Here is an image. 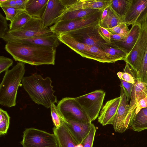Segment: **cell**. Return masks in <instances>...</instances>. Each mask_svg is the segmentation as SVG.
Returning <instances> with one entry per match:
<instances>
[{
  "instance_id": "obj_14",
  "label": "cell",
  "mask_w": 147,
  "mask_h": 147,
  "mask_svg": "<svg viewBox=\"0 0 147 147\" xmlns=\"http://www.w3.org/2000/svg\"><path fill=\"white\" fill-rule=\"evenodd\" d=\"M61 1L65 6L62 14L68 11L80 9H92L102 10L110 3V0H61Z\"/></svg>"
},
{
  "instance_id": "obj_16",
  "label": "cell",
  "mask_w": 147,
  "mask_h": 147,
  "mask_svg": "<svg viewBox=\"0 0 147 147\" xmlns=\"http://www.w3.org/2000/svg\"><path fill=\"white\" fill-rule=\"evenodd\" d=\"M60 41L83 57L94 60L89 46L80 42L68 33L57 36Z\"/></svg>"
},
{
  "instance_id": "obj_22",
  "label": "cell",
  "mask_w": 147,
  "mask_h": 147,
  "mask_svg": "<svg viewBox=\"0 0 147 147\" xmlns=\"http://www.w3.org/2000/svg\"><path fill=\"white\" fill-rule=\"evenodd\" d=\"M49 0H28L25 11L33 17L41 19Z\"/></svg>"
},
{
  "instance_id": "obj_1",
  "label": "cell",
  "mask_w": 147,
  "mask_h": 147,
  "mask_svg": "<svg viewBox=\"0 0 147 147\" xmlns=\"http://www.w3.org/2000/svg\"><path fill=\"white\" fill-rule=\"evenodd\" d=\"M5 49L16 61L32 65H54L56 49L18 40L7 42Z\"/></svg>"
},
{
  "instance_id": "obj_15",
  "label": "cell",
  "mask_w": 147,
  "mask_h": 147,
  "mask_svg": "<svg viewBox=\"0 0 147 147\" xmlns=\"http://www.w3.org/2000/svg\"><path fill=\"white\" fill-rule=\"evenodd\" d=\"M120 102L112 125L115 132L122 133L127 129L125 122L128 112L129 104L123 90L120 85Z\"/></svg>"
},
{
  "instance_id": "obj_37",
  "label": "cell",
  "mask_w": 147,
  "mask_h": 147,
  "mask_svg": "<svg viewBox=\"0 0 147 147\" xmlns=\"http://www.w3.org/2000/svg\"><path fill=\"white\" fill-rule=\"evenodd\" d=\"M13 64V61L11 59L3 56H0V73L8 70Z\"/></svg>"
},
{
  "instance_id": "obj_39",
  "label": "cell",
  "mask_w": 147,
  "mask_h": 147,
  "mask_svg": "<svg viewBox=\"0 0 147 147\" xmlns=\"http://www.w3.org/2000/svg\"><path fill=\"white\" fill-rule=\"evenodd\" d=\"M98 31L100 36L106 42L108 43L111 42V32L107 29L100 26L99 24L98 26Z\"/></svg>"
},
{
  "instance_id": "obj_21",
  "label": "cell",
  "mask_w": 147,
  "mask_h": 147,
  "mask_svg": "<svg viewBox=\"0 0 147 147\" xmlns=\"http://www.w3.org/2000/svg\"><path fill=\"white\" fill-rule=\"evenodd\" d=\"M19 40L34 45L55 48L59 46L60 42L57 36L54 34Z\"/></svg>"
},
{
  "instance_id": "obj_38",
  "label": "cell",
  "mask_w": 147,
  "mask_h": 147,
  "mask_svg": "<svg viewBox=\"0 0 147 147\" xmlns=\"http://www.w3.org/2000/svg\"><path fill=\"white\" fill-rule=\"evenodd\" d=\"M122 86L126 97L127 101L128 102L130 99L131 94L134 84L127 82L122 80L120 79Z\"/></svg>"
},
{
  "instance_id": "obj_44",
  "label": "cell",
  "mask_w": 147,
  "mask_h": 147,
  "mask_svg": "<svg viewBox=\"0 0 147 147\" xmlns=\"http://www.w3.org/2000/svg\"><path fill=\"white\" fill-rule=\"evenodd\" d=\"M28 0H16L17 6L19 9L25 11Z\"/></svg>"
},
{
  "instance_id": "obj_28",
  "label": "cell",
  "mask_w": 147,
  "mask_h": 147,
  "mask_svg": "<svg viewBox=\"0 0 147 147\" xmlns=\"http://www.w3.org/2000/svg\"><path fill=\"white\" fill-rule=\"evenodd\" d=\"M32 17L24 11L20 13L9 24V30H14L19 29L24 26Z\"/></svg>"
},
{
  "instance_id": "obj_32",
  "label": "cell",
  "mask_w": 147,
  "mask_h": 147,
  "mask_svg": "<svg viewBox=\"0 0 147 147\" xmlns=\"http://www.w3.org/2000/svg\"><path fill=\"white\" fill-rule=\"evenodd\" d=\"M136 74L137 79L142 82L147 83V47L140 69Z\"/></svg>"
},
{
  "instance_id": "obj_29",
  "label": "cell",
  "mask_w": 147,
  "mask_h": 147,
  "mask_svg": "<svg viewBox=\"0 0 147 147\" xmlns=\"http://www.w3.org/2000/svg\"><path fill=\"white\" fill-rule=\"evenodd\" d=\"M89 47L94 60L103 63H111L105 53L102 49L95 46H89Z\"/></svg>"
},
{
  "instance_id": "obj_35",
  "label": "cell",
  "mask_w": 147,
  "mask_h": 147,
  "mask_svg": "<svg viewBox=\"0 0 147 147\" xmlns=\"http://www.w3.org/2000/svg\"><path fill=\"white\" fill-rule=\"evenodd\" d=\"M96 131V127L94 124L92 123L89 132L81 144L83 147H93Z\"/></svg>"
},
{
  "instance_id": "obj_25",
  "label": "cell",
  "mask_w": 147,
  "mask_h": 147,
  "mask_svg": "<svg viewBox=\"0 0 147 147\" xmlns=\"http://www.w3.org/2000/svg\"><path fill=\"white\" fill-rule=\"evenodd\" d=\"M131 127L133 130L138 132L147 129V107L141 109L135 115Z\"/></svg>"
},
{
  "instance_id": "obj_26",
  "label": "cell",
  "mask_w": 147,
  "mask_h": 147,
  "mask_svg": "<svg viewBox=\"0 0 147 147\" xmlns=\"http://www.w3.org/2000/svg\"><path fill=\"white\" fill-rule=\"evenodd\" d=\"M131 2V0H110V6L121 21L128 11Z\"/></svg>"
},
{
  "instance_id": "obj_11",
  "label": "cell",
  "mask_w": 147,
  "mask_h": 147,
  "mask_svg": "<svg viewBox=\"0 0 147 147\" xmlns=\"http://www.w3.org/2000/svg\"><path fill=\"white\" fill-rule=\"evenodd\" d=\"M99 24L74 31L68 33L78 41L89 46H95L100 48L106 42L99 34Z\"/></svg>"
},
{
  "instance_id": "obj_43",
  "label": "cell",
  "mask_w": 147,
  "mask_h": 147,
  "mask_svg": "<svg viewBox=\"0 0 147 147\" xmlns=\"http://www.w3.org/2000/svg\"><path fill=\"white\" fill-rule=\"evenodd\" d=\"M3 6L18 8L16 5V0H7L5 2L0 3V6Z\"/></svg>"
},
{
  "instance_id": "obj_36",
  "label": "cell",
  "mask_w": 147,
  "mask_h": 147,
  "mask_svg": "<svg viewBox=\"0 0 147 147\" xmlns=\"http://www.w3.org/2000/svg\"><path fill=\"white\" fill-rule=\"evenodd\" d=\"M107 29L112 33L125 36L128 34L130 30L126 24L122 22L111 28Z\"/></svg>"
},
{
  "instance_id": "obj_46",
  "label": "cell",
  "mask_w": 147,
  "mask_h": 147,
  "mask_svg": "<svg viewBox=\"0 0 147 147\" xmlns=\"http://www.w3.org/2000/svg\"><path fill=\"white\" fill-rule=\"evenodd\" d=\"M7 0H0V3L5 2Z\"/></svg>"
},
{
  "instance_id": "obj_45",
  "label": "cell",
  "mask_w": 147,
  "mask_h": 147,
  "mask_svg": "<svg viewBox=\"0 0 147 147\" xmlns=\"http://www.w3.org/2000/svg\"><path fill=\"white\" fill-rule=\"evenodd\" d=\"M127 36L119 34H113L111 32V40H121L125 38Z\"/></svg>"
},
{
  "instance_id": "obj_17",
  "label": "cell",
  "mask_w": 147,
  "mask_h": 147,
  "mask_svg": "<svg viewBox=\"0 0 147 147\" xmlns=\"http://www.w3.org/2000/svg\"><path fill=\"white\" fill-rule=\"evenodd\" d=\"M92 124L91 122L83 123L64 120V125L78 144L82 143L87 135L91 128Z\"/></svg>"
},
{
  "instance_id": "obj_12",
  "label": "cell",
  "mask_w": 147,
  "mask_h": 147,
  "mask_svg": "<svg viewBox=\"0 0 147 147\" xmlns=\"http://www.w3.org/2000/svg\"><path fill=\"white\" fill-rule=\"evenodd\" d=\"M147 83L142 82L136 78L131 94L129 110L126 120L125 126L127 129L131 126L137 103L147 97Z\"/></svg>"
},
{
  "instance_id": "obj_41",
  "label": "cell",
  "mask_w": 147,
  "mask_h": 147,
  "mask_svg": "<svg viewBox=\"0 0 147 147\" xmlns=\"http://www.w3.org/2000/svg\"><path fill=\"white\" fill-rule=\"evenodd\" d=\"M146 107H147V97L142 99L137 103L136 108L134 112L135 115L137 114L141 109Z\"/></svg>"
},
{
  "instance_id": "obj_5",
  "label": "cell",
  "mask_w": 147,
  "mask_h": 147,
  "mask_svg": "<svg viewBox=\"0 0 147 147\" xmlns=\"http://www.w3.org/2000/svg\"><path fill=\"white\" fill-rule=\"evenodd\" d=\"M20 143L23 147H58L54 134L34 128L26 129Z\"/></svg>"
},
{
  "instance_id": "obj_19",
  "label": "cell",
  "mask_w": 147,
  "mask_h": 147,
  "mask_svg": "<svg viewBox=\"0 0 147 147\" xmlns=\"http://www.w3.org/2000/svg\"><path fill=\"white\" fill-rule=\"evenodd\" d=\"M141 27V24H140L132 25L128 34L125 38L121 40H111V42L124 51L127 55L138 40Z\"/></svg>"
},
{
  "instance_id": "obj_3",
  "label": "cell",
  "mask_w": 147,
  "mask_h": 147,
  "mask_svg": "<svg viewBox=\"0 0 147 147\" xmlns=\"http://www.w3.org/2000/svg\"><path fill=\"white\" fill-rule=\"evenodd\" d=\"M25 71L24 63L17 62L5 71L0 85V104L9 108L16 105L18 90Z\"/></svg>"
},
{
  "instance_id": "obj_23",
  "label": "cell",
  "mask_w": 147,
  "mask_h": 147,
  "mask_svg": "<svg viewBox=\"0 0 147 147\" xmlns=\"http://www.w3.org/2000/svg\"><path fill=\"white\" fill-rule=\"evenodd\" d=\"M100 48L105 52L111 63H115L119 60L124 61L127 56L124 51L111 42L104 43Z\"/></svg>"
},
{
  "instance_id": "obj_8",
  "label": "cell",
  "mask_w": 147,
  "mask_h": 147,
  "mask_svg": "<svg viewBox=\"0 0 147 147\" xmlns=\"http://www.w3.org/2000/svg\"><path fill=\"white\" fill-rule=\"evenodd\" d=\"M147 47V20L141 24L140 32L133 48L124 60L134 72L139 71Z\"/></svg>"
},
{
  "instance_id": "obj_9",
  "label": "cell",
  "mask_w": 147,
  "mask_h": 147,
  "mask_svg": "<svg viewBox=\"0 0 147 147\" xmlns=\"http://www.w3.org/2000/svg\"><path fill=\"white\" fill-rule=\"evenodd\" d=\"M57 107L64 120L83 123L91 122L75 98H63L58 102Z\"/></svg>"
},
{
  "instance_id": "obj_7",
  "label": "cell",
  "mask_w": 147,
  "mask_h": 147,
  "mask_svg": "<svg viewBox=\"0 0 147 147\" xmlns=\"http://www.w3.org/2000/svg\"><path fill=\"white\" fill-rule=\"evenodd\" d=\"M105 94L103 90L99 89L75 98L91 122L98 117Z\"/></svg>"
},
{
  "instance_id": "obj_13",
  "label": "cell",
  "mask_w": 147,
  "mask_h": 147,
  "mask_svg": "<svg viewBox=\"0 0 147 147\" xmlns=\"http://www.w3.org/2000/svg\"><path fill=\"white\" fill-rule=\"evenodd\" d=\"M64 8L61 0H49L40 19L43 28H48L55 24L62 14Z\"/></svg>"
},
{
  "instance_id": "obj_34",
  "label": "cell",
  "mask_w": 147,
  "mask_h": 147,
  "mask_svg": "<svg viewBox=\"0 0 147 147\" xmlns=\"http://www.w3.org/2000/svg\"><path fill=\"white\" fill-rule=\"evenodd\" d=\"M0 7L5 14L7 20H9L10 22L13 21L17 15L24 11L17 8L4 6Z\"/></svg>"
},
{
  "instance_id": "obj_31",
  "label": "cell",
  "mask_w": 147,
  "mask_h": 147,
  "mask_svg": "<svg viewBox=\"0 0 147 147\" xmlns=\"http://www.w3.org/2000/svg\"><path fill=\"white\" fill-rule=\"evenodd\" d=\"M10 117L7 112L0 109V135L6 134L9 127Z\"/></svg>"
},
{
  "instance_id": "obj_18",
  "label": "cell",
  "mask_w": 147,
  "mask_h": 147,
  "mask_svg": "<svg viewBox=\"0 0 147 147\" xmlns=\"http://www.w3.org/2000/svg\"><path fill=\"white\" fill-rule=\"evenodd\" d=\"M120 96L108 101L100 111L98 121L102 125H112L120 102Z\"/></svg>"
},
{
  "instance_id": "obj_2",
  "label": "cell",
  "mask_w": 147,
  "mask_h": 147,
  "mask_svg": "<svg viewBox=\"0 0 147 147\" xmlns=\"http://www.w3.org/2000/svg\"><path fill=\"white\" fill-rule=\"evenodd\" d=\"M52 81L48 77L44 78L36 73L24 77L23 87L32 100L35 103L49 108L57 102L55 91L52 85Z\"/></svg>"
},
{
  "instance_id": "obj_27",
  "label": "cell",
  "mask_w": 147,
  "mask_h": 147,
  "mask_svg": "<svg viewBox=\"0 0 147 147\" xmlns=\"http://www.w3.org/2000/svg\"><path fill=\"white\" fill-rule=\"evenodd\" d=\"M121 22V20L110 5L107 16L102 22L99 23V24L106 29H109L117 25Z\"/></svg>"
},
{
  "instance_id": "obj_24",
  "label": "cell",
  "mask_w": 147,
  "mask_h": 147,
  "mask_svg": "<svg viewBox=\"0 0 147 147\" xmlns=\"http://www.w3.org/2000/svg\"><path fill=\"white\" fill-rule=\"evenodd\" d=\"M100 10H101L89 9L68 11L62 14L58 19L56 22L60 21L71 20L84 18L94 14Z\"/></svg>"
},
{
  "instance_id": "obj_30",
  "label": "cell",
  "mask_w": 147,
  "mask_h": 147,
  "mask_svg": "<svg viewBox=\"0 0 147 147\" xmlns=\"http://www.w3.org/2000/svg\"><path fill=\"white\" fill-rule=\"evenodd\" d=\"M117 75L119 79L133 84L135 83L136 77L130 66L127 63H126L123 72L119 71L117 73Z\"/></svg>"
},
{
  "instance_id": "obj_33",
  "label": "cell",
  "mask_w": 147,
  "mask_h": 147,
  "mask_svg": "<svg viewBox=\"0 0 147 147\" xmlns=\"http://www.w3.org/2000/svg\"><path fill=\"white\" fill-rule=\"evenodd\" d=\"M50 108L51 116L54 126L58 128L63 125V119L57 106L55 104H53Z\"/></svg>"
},
{
  "instance_id": "obj_4",
  "label": "cell",
  "mask_w": 147,
  "mask_h": 147,
  "mask_svg": "<svg viewBox=\"0 0 147 147\" xmlns=\"http://www.w3.org/2000/svg\"><path fill=\"white\" fill-rule=\"evenodd\" d=\"M53 34L49 28H43L40 19L32 17L19 29L10 30L9 28L2 38L7 42Z\"/></svg>"
},
{
  "instance_id": "obj_6",
  "label": "cell",
  "mask_w": 147,
  "mask_h": 147,
  "mask_svg": "<svg viewBox=\"0 0 147 147\" xmlns=\"http://www.w3.org/2000/svg\"><path fill=\"white\" fill-rule=\"evenodd\" d=\"M102 11L84 18L58 21L49 28L54 34L58 36L98 24Z\"/></svg>"
},
{
  "instance_id": "obj_42",
  "label": "cell",
  "mask_w": 147,
  "mask_h": 147,
  "mask_svg": "<svg viewBox=\"0 0 147 147\" xmlns=\"http://www.w3.org/2000/svg\"><path fill=\"white\" fill-rule=\"evenodd\" d=\"M110 3L105 7L102 10L99 23L102 22L107 16L108 14L110 7Z\"/></svg>"
},
{
  "instance_id": "obj_40",
  "label": "cell",
  "mask_w": 147,
  "mask_h": 147,
  "mask_svg": "<svg viewBox=\"0 0 147 147\" xmlns=\"http://www.w3.org/2000/svg\"><path fill=\"white\" fill-rule=\"evenodd\" d=\"M5 17H4L1 13H0V37L1 38L4 36L9 28L8 24Z\"/></svg>"
},
{
  "instance_id": "obj_47",
  "label": "cell",
  "mask_w": 147,
  "mask_h": 147,
  "mask_svg": "<svg viewBox=\"0 0 147 147\" xmlns=\"http://www.w3.org/2000/svg\"></svg>"
},
{
  "instance_id": "obj_10",
  "label": "cell",
  "mask_w": 147,
  "mask_h": 147,
  "mask_svg": "<svg viewBox=\"0 0 147 147\" xmlns=\"http://www.w3.org/2000/svg\"><path fill=\"white\" fill-rule=\"evenodd\" d=\"M147 20V0H131L127 13L122 20L127 26L141 24Z\"/></svg>"
},
{
  "instance_id": "obj_20",
  "label": "cell",
  "mask_w": 147,
  "mask_h": 147,
  "mask_svg": "<svg viewBox=\"0 0 147 147\" xmlns=\"http://www.w3.org/2000/svg\"><path fill=\"white\" fill-rule=\"evenodd\" d=\"M53 132L58 147H77L78 144L64 124L58 128L54 126Z\"/></svg>"
}]
</instances>
